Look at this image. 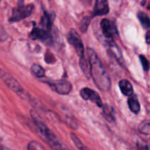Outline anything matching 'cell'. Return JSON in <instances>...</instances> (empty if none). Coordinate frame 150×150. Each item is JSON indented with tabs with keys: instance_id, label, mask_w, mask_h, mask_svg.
<instances>
[{
	"instance_id": "cell-4",
	"label": "cell",
	"mask_w": 150,
	"mask_h": 150,
	"mask_svg": "<svg viewBox=\"0 0 150 150\" xmlns=\"http://www.w3.org/2000/svg\"><path fill=\"white\" fill-rule=\"evenodd\" d=\"M46 83L51 86V89L59 95H68L72 90V84L70 82L64 79L60 80H49L47 81Z\"/></svg>"
},
{
	"instance_id": "cell-10",
	"label": "cell",
	"mask_w": 150,
	"mask_h": 150,
	"mask_svg": "<svg viewBox=\"0 0 150 150\" xmlns=\"http://www.w3.org/2000/svg\"><path fill=\"white\" fill-rule=\"evenodd\" d=\"M109 13L108 0H95L93 16H105Z\"/></svg>"
},
{
	"instance_id": "cell-19",
	"label": "cell",
	"mask_w": 150,
	"mask_h": 150,
	"mask_svg": "<svg viewBox=\"0 0 150 150\" xmlns=\"http://www.w3.org/2000/svg\"><path fill=\"white\" fill-rule=\"evenodd\" d=\"M111 112H112V110L110 108L109 106L105 105L103 107V116L106 120H108V122L114 121V117Z\"/></svg>"
},
{
	"instance_id": "cell-18",
	"label": "cell",
	"mask_w": 150,
	"mask_h": 150,
	"mask_svg": "<svg viewBox=\"0 0 150 150\" xmlns=\"http://www.w3.org/2000/svg\"><path fill=\"white\" fill-rule=\"evenodd\" d=\"M70 137H71L72 141H73V143L75 144V145H76V147H77L78 149H79L81 150V149H84V150L88 149V148L83 145V144L81 142L80 139L77 137V136H76L75 133H70Z\"/></svg>"
},
{
	"instance_id": "cell-15",
	"label": "cell",
	"mask_w": 150,
	"mask_h": 150,
	"mask_svg": "<svg viewBox=\"0 0 150 150\" xmlns=\"http://www.w3.org/2000/svg\"><path fill=\"white\" fill-rule=\"evenodd\" d=\"M139 130L142 134L150 136V120H145L141 122L139 126Z\"/></svg>"
},
{
	"instance_id": "cell-24",
	"label": "cell",
	"mask_w": 150,
	"mask_h": 150,
	"mask_svg": "<svg viewBox=\"0 0 150 150\" xmlns=\"http://www.w3.org/2000/svg\"><path fill=\"white\" fill-rule=\"evenodd\" d=\"M146 42L147 44H150V31H148L146 34Z\"/></svg>"
},
{
	"instance_id": "cell-23",
	"label": "cell",
	"mask_w": 150,
	"mask_h": 150,
	"mask_svg": "<svg viewBox=\"0 0 150 150\" xmlns=\"http://www.w3.org/2000/svg\"><path fill=\"white\" fill-rule=\"evenodd\" d=\"M45 57V60L47 62V63H53L54 62H55V58L54 57L53 54H50L49 52H47Z\"/></svg>"
},
{
	"instance_id": "cell-11",
	"label": "cell",
	"mask_w": 150,
	"mask_h": 150,
	"mask_svg": "<svg viewBox=\"0 0 150 150\" xmlns=\"http://www.w3.org/2000/svg\"><path fill=\"white\" fill-rule=\"evenodd\" d=\"M119 86L122 93L125 96H130L133 94V88L130 81L127 80H121L119 83Z\"/></svg>"
},
{
	"instance_id": "cell-3",
	"label": "cell",
	"mask_w": 150,
	"mask_h": 150,
	"mask_svg": "<svg viewBox=\"0 0 150 150\" xmlns=\"http://www.w3.org/2000/svg\"><path fill=\"white\" fill-rule=\"evenodd\" d=\"M34 10L33 4H27L24 5L23 3L18 2V7L13 9V13L10 18V22H18L29 17L32 13Z\"/></svg>"
},
{
	"instance_id": "cell-17",
	"label": "cell",
	"mask_w": 150,
	"mask_h": 150,
	"mask_svg": "<svg viewBox=\"0 0 150 150\" xmlns=\"http://www.w3.org/2000/svg\"><path fill=\"white\" fill-rule=\"evenodd\" d=\"M92 16H85L81 20L80 24V30L82 33H85L87 31L89 23L92 21Z\"/></svg>"
},
{
	"instance_id": "cell-2",
	"label": "cell",
	"mask_w": 150,
	"mask_h": 150,
	"mask_svg": "<svg viewBox=\"0 0 150 150\" xmlns=\"http://www.w3.org/2000/svg\"><path fill=\"white\" fill-rule=\"evenodd\" d=\"M31 117L33 120L34 123L36 126L37 129L39 131L40 134L42 136L45 142L48 144V146L54 149H67V146H64L61 142L56 136L55 134L50 130V129L47 127L46 125L43 122L40 117L39 114L34 110L31 111Z\"/></svg>"
},
{
	"instance_id": "cell-13",
	"label": "cell",
	"mask_w": 150,
	"mask_h": 150,
	"mask_svg": "<svg viewBox=\"0 0 150 150\" xmlns=\"http://www.w3.org/2000/svg\"><path fill=\"white\" fill-rule=\"evenodd\" d=\"M52 21L53 18L51 17V14L44 12V15L41 19V25H42L43 29H46V30L51 31V26H52Z\"/></svg>"
},
{
	"instance_id": "cell-1",
	"label": "cell",
	"mask_w": 150,
	"mask_h": 150,
	"mask_svg": "<svg viewBox=\"0 0 150 150\" xmlns=\"http://www.w3.org/2000/svg\"><path fill=\"white\" fill-rule=\"evenodd\" d=\"M86 54L90 65L91 76L94 82L101 91L108 92L111 89V83L109 76L102 62L92 48H88Z\"/></svg>"
},
{
	"instance_id": "cell-14",
	"label": "cell",
	"mask_w": 150,
	"mask_h": 150,
	"mask_svg": "<svg viewBox=\"0 0 150 150\" xmlns=\"http://www.w3.org/2000/svg\"><path fill=\"white\" fill-rule=\"evenodd\" d=\"M138 18H139L142 26L144 29L150 28V18L146 13H144V12H139L138 13Z\"/></svg>"
},
{
	"instance_id": "cell-9",
	"label": "cell",
	"mask_w": 150,
	"mask_h": 150,
	"mask_svg": "<svg viewBox=\"0 0 150 150\" xmlns=\"http://www.w3.org/2000/svg\"><path fill=\"white\" fill-rule=\"evenodd\" d=\"M80 95L85 100H90L95 103L98 106L103 107V103L99 94L89 88H83L80 91Z\"/></svg>"
},
{
	"instance_id": "cell-7",
	"label": "cell",
	"mask_w": 150,
	"mask_h": 150,
	"mask_svg": "<svg viewBox=\"0 0 150 150\" xmlns=\"http://www.w3.org/2000/svg\"><path fill=\"white\" fill-rule=\"evenodd\" d=\"M100 28L104 37L107 39H112L118 35L116 23L108 18H104L101 21Z\"/></svg>"
},
{
	"instance_id": "cell-21",
	"label": "cell",
	"mask_w": 150,
	"mask_h": 150,
	"mask_svg": "<svg viewBox=\"0 0 150 150\" xmlns=\"http://www.w3.org/2000/svg\"><path fill=\"white\" fill-rule=\"evenodd\" d=\"M139 59H140L141 63H142V67H143L144 70L145 71H148L150 68V62L149 60H148L144 55L139 56Z\"/></svg>"
},
{
	"instance_id": "cell-6",
	"label": "cell",
	"mask_w": 150,
	"mask_h": 150,
	"mask_svg": "<svg viewBox=\"0 0 150 150\" xmlns=\"http://www.w3.org/2000/svg\"><path fill=\"white\" fill-rule=\"evenodd\" d=\"M68 42L74 47L79 58L85 57V51L83 42L78 32L75 29H71L69 32Z\"/></svg>"
},
{
	"instance_id": "cell-16",
	"label": "cell",
	"mask_w": 150,
	"mask_h": 150,
	"mask_svg": "<svg viewBox=\"0 0 150 150\" xmlns=\"http://www.w3.org/2000/svg\"><path fill=\"white\" fill-rule=\"evenodd\" d=\"M31 71L35 76L38 78H42L45 76V70L39 64H32L31 67Z\"/></svg>"
},
{
	"instance_id": "cell-22",
	"label": "cell",
	"mask_w": 150,
	"mask_h": 150,
	"mask_svg": "<svg viewBox=\"0 0 150 150\" xmlns=\"http://www.w3.org/2000/svg\"><path fill=\"white\" fill-rule=\"evenodd\" d=\"M8 38V34L4 28V26L0 23V42H4Z\"/></svg>"
},
{
	"instance_id": "cell-12",
	"label": "cell",
	"mask_w": 150,
	"mask_h": 150,
	"mask_svg": "<svg viewBox=\"0 0 150 150\" xmlns=\"http://www.w3.org/2000/svg\"><path fill=\"white\" fill-rule=\"evenodd\" d=\"M127 103H128L129 108H130V111H131L133 113L137 114L141 110L140 103H139L136 95H133V94L132 95L129 96L128 100H127Z\"/></svg>"
},
{
	"instance_id": "cell-20",
	"label": "cell",
	"mask_w": 150,
	"mask_h": 150,
	"mask_svg": "<svg viewBox=\"0 0 150 150\" xmlns=\"http://www.w3.org/2000/svg\"><path fill=\"white\" fill-rule=\"evenodd\" d=\"M27 149L29 150H43L45 149V147L39 142L33 141L28 144Z\"/></svg>"
},
{
	"instance_id": "cell-5",
	"label": "cell",
	"mask_w": 150,
	"mask_h": 150,
	"mask_svg": "<svg viewBox=\"0 0 150 150\" xmlns=\"http://www.w3.org/2000/svg\"><path fill=\"white\" fill-rule=\"evenodd\" d=\"M0 79L11 90L17 93L18 95L23 91V89L21 87L20 83L17 81V80L15 79L10 73L2 69H0Z\"/></svg>"
},
{
	"instance_id": "cell-25",
	"label": "cell",
	"mask_w": 150,
	"mask_h": 150,
	"mask_svg": "<svg viewBox=\"0 0 150 150\" xmlns=\"http://www.w3.org/2000/svg\"><path fill=\"white\" fill-rule=\"evenodd\" d=\"M84 4H87V5H90V4L92 3V0H81Z\"/></svg>"
},
{
	"instance_id": "cell-8",
	"label": "cell",
	"mask_w": 150,
	"mask_h": 150,
	"mask_svg": "<svg viewBox=\"0 0 150 150\" xmlns=\"http://www.w3.org/2000/svg\"><path fill=\"white\" fill-rule=\"evenodd\" d=\"M29 37L32 40H40L46 43H51L53 40L51 31L46 30L43 28L34 27Z\"/></svg>"
}]
</instances>
